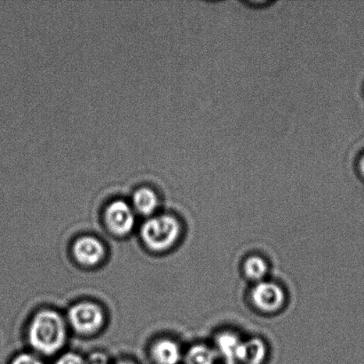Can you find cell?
<instances>
[{
	"label": "cell",
	"mask_w": 364,
	"mask_h": 364,
	"mask_svg": "<svg viewBox=\"0 0 364 364\" xmlns=\"http://www.w3.org/2000/svg\"><path fill=\"white\" fill-rule=\"evenodd\" d=\"M28 340L32 348L38 354L48 356L55 355L66 343L65 321L53 310H42L31 320Z\"/></svg>",
	"instance_id": "1"
},
{
	"label": "cell",
	"mask_w": 364,
	"mask_h": 364,
	"mask_svg": "<svg viewBox=\"0 0 364 364\" xmlns=\"http://www.w3.org/2000/svg\"><path fill=\"white\" fill-rule=\"evenodd\" d=\"M180 220L171 214L149 218L141 228L144 244L154 252H165L177 244L181 235Z\"/></svg>",
	"instance_id": "2"
},
{
	"label": "cell",
	"mask_w": 364,
	"mask_h": 364,
	"mask_svg": "<svg viewBox=\"0 0 364 364\" xmlns=\"http://www.w3.org/2000/svg\"><path fill=\"white\" fill-rule=\"evenodd\" d=\"M249 299L256 311L267 316L280 313L287 302L284 288L277 282L267 279L252 285Z\"/></svg>",
	"instance_id": "3"
},
{
	"label": "cell",
	"mask_w": 364,
	"mask_h": 364,
	"mask_svg": "<svg viewBox=\"0 0 364 364\" xmlns=\"http://www.w3.org/2000/svg\"><path fill=\"white\" fill-rule=\"evenodd\" d=\"M68 321L73 329L80 335H92L101 329L105 323V313L92 302H80L71 306Z\"/></svg>",
	"instance_id": "4"
},
{
	"label": "cell",
	"mask_w": 364,
	"mask_h": 364,
	"mask_svg": "<svg viewBox=\"0 0 364 364\" xmlns=\"http://www.w3.org/2000/svg\"><path fill=\"white\" fill-rule=\"evenodd\" d=\"M105 220L110 233L124 237L133 231L135 225V212L133 206L124 200H115L106 207Z\"/></svg>",
	"instance_id": "5"
},
{
	"label": "cell",
	"mask_w": 364,
	"mask_h": 364,
	"mask_svg": "<svg viewBox=\"0 0 364 364\" xmlns=\"http://www.w3.org/2000/svg\"><path fill=\"white\" fill-rule=\"evenodd\" d=\"M74 258L85 266L97 265L105 257V248L97 238L87 235L78 238L73 247Z\"/></svg>",
	"instance_id": "6"
},
{
	"label": "cell",
	"mask_w": 364,
	"mask_h": 364,
	"mask_svg": "<svg viewBox=\"0 0 364 364\" xmlns=\"http://www.w3.org/2000/svg\"><path fill=\"white\" fill-rule=\"evenodd\" d=\"M269 355V347L262 338L255 337L242 342L237 356V364H263Z\"/></svg>",
	"instance_id": "7"
},
{
	"label": "cell",
	"mask_w": 364,
	"mask_h": 364,
	"mask_svg": "<svg viewBox=\"0 0 364 364\" xmlns=\"http://www.w3.org/2000/svg\"><path fill=\"white\" fill-rule=\"evenodd\" d=\"M242 338L233 331H223L218 333L214 341L216 353L226 359L228 363H237V356Z\"/></svg>",
	"instance_id": "8"
},
{
	"label": "cell",
	"mask_w": 364,
	"mask_h": 364,
	"mask_svg": "<svg viewBox=\"0 0 364 364\" xmlns=\"http://www.w3.org/2000/svg\"><path fill=\"white\" fill-rule=\"evenodd\" d=\"M151 354L153 362L156 364H179L182 360L180 346L169 338L156 342L153 345Z\"/></svg>",
	"instance_id": "9"
},
{
	"label": "cell",
	"mask_w": 364,
	"mask_h": 364,
	"mask_svg": "<svg viewBox=\"0 0 364 364\" xmlns=\"http://www.w3.org/2000/svg\"><path fill=\"white\" fill-rule=\"evenodd\" d=\"M269 272V264L262 255L247 256L242 263V276L253 284L266 280Z\"/></svg>",
	"instance_id": "10"
},
{
	"label": "cell",
	"mask_w": 364,
	"mask_h": 364,
	"mask_svg": "<svg viewBox=\"0 0 364 364\" xmlns=\"http://www.w3.org/2000/svg\"><path fill=\"white\" fill-rule=\"evenodd\" d=\"M159 198L151 188L141 187L134 192L132 206L135 213L144 216H151L158 209Z\"/></svg>",
	"instance_id": "11"
},
{
	"label": "cell",
	"mask_w": 364,
	"mask_h": 364,
	"mask_svg": "<svg viewBox=\"0 0 364 364\" xmlns=\"http://www.w3.org/2000/svg\"><path fill=\"white\" fill-rule=\"evenodd\" d=\"M215 349L205 344H196L188 349L183 358L184 364H215Z\"/></svg>",
	"instance_id": "12"
},
{
	"label": "cell",
	"mask_w": 364,
	"mask_h": 364,
	"mask_svg": "<svg viewBox=\"0 0 364 364\" xmlns=\"http://www.w3.org/2000/svg\"><path fill=\"white\" fill-rule=\"evenodd\" d=\"M9 364H45L41 359L34 355L23 353L14 356Z\"/></svg>",
	"instance_id": "13"
},
{
	"label": "cell",
	"mask_w": 364,
	"mask_h": 364,
	"mask_svg": "<svg viewBox=\"0 0 364 364\" xmlns=\"http://www.w3.org/2000/svg\"><path fill=\"white\" fill-rule=\"evenodd\" d=\"M55 364H87L85 359L76 353H66L60 356Z\"/></svg>",
	"instance_id": "14"
},
{
	"label": "cell",
	"mask_w": 364,
	"mask_h": 364,
	"mask_svg": "<svg viewBox=\"0 0 364 364\" xmlns=\"http://www.w3.org/2000/svg\"><path fill=\"white\" fill-rule=\"evenodd\" d=\"M87 364H109L108 358L102 353H95L85 360Z\"/></svg>",
	"instance_id": "15"
},
{
	"label": "cell",
	"mask_w": 364,
	"mask_h": 364,
	"mask_svg": "<svg viewBox=\"0 0 364 364\" xmlns=\"http://www.w3.org/2000/svg\"><path fill=\"white\" fill-rule=\"evenodd\" d=\"M358 168L360 173H361L362 176L364 178V155L359 160Z\"/></svg>",
	"instance_id": "16"
},
{
	"label": "cell",
	"mask_w": 364,
	"mask_h": 364,
	"mask_svg": "<svg viewBox=\"0 0 364 364\" xmlns=\"http://www.w3.org/2000/svg\"><path fill=\"white\" fill-rule=\"evenodd\" d=\"M116 364H136V363H134V362H131V361H120V362H117Z\"/></svg>",
	"instance_id": "17"
},
{
	"label": "cell",
	"mask_w": 364,
	"mask_h": 364,
	"mask_svg": "<svg viewBox=\"0 0 364 364\" xmlns=\"http://www.w3.org/2000/svg\"><path fill=\"white\" fill-rule=\"evenodd\" d=\"M226 364H237V363H227Z\"/></svg>",
	"instance_id": "18"
}]
</instances>
